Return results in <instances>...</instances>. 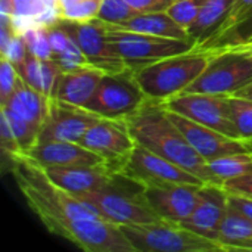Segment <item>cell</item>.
<instances>
[{
  "mask_svg": "<svg viewBox=\"0 0 252 252\" xmlns=\"http://www.w3.org/2000/svg\"><path fill=\"white\" fill-rule=\"evenodd\" d=\"M10 171L27 205L52 235L71 219H103L89 201L58 186L28 155L16 157Z\"/></svg>",
  "mask_w": 252,
  "mask_h": 252,
  "instance_id": "6da1fadb",
  "label": "cell"
},
{
  "mask_svg": "<svg viewBox=\"0 0 252 252\" xmlns=\"http://www.w3.org/2000/svg\"><path fill=\"white\" fill-rule=\"evenodd\" d=\"M136 143L180 165L205 183L221 185L205 161L189 143L182 130L170 120L159 100L149 99L140 111L126 120Z\"/></svg>",
  "mask_w": 252,
  "mask_h": 252,
  "instance_id": "7a4b0ae2",
  "label": "cell"
},
{
  "mask_svg": "<svg viewBox=\"0 0 252 252\" xmlns=\"http://www.w3.org/2000/svg\"><path fill=\"white\" fill-rule=\"evenodd\" d=\"M213 52V49L195 47L152 62L133 72L149 99L164 102L183 93L201 75Z\"/></svg>",
  "mask_w": 252,
  "mask_h": 252,
  "instance_id": "3957f363",
  "label": "cell"
},
{
  "mask_svg": "<svg viewBox=\"0 0 252 252\" xmlns=\"http://www.w3.org/2000/svg\"><path fill=\"white\" fill-rule=\"evenodd\" d=\"M78 198L89 201L105 220L118 226L146 224L161 220L148 202L146 186L123 171H115L102 189Z\"/></svg>",
  "mask_w": 252,
  "mask_h": 252,
  "instance_id": "277c9868",
  "label": "cell"
},
{
  "mask_svg": "<svg viewBox=\"0 0 252 252\" xmlns=\"http://www.w3.org/2000/svg\"><path fill=\"white\" fill-rule=\"evenodd\" d=\"M213 50V56L205 69L183 93H211L232 96L251 84V47L229 46Z\"/></svg>",
  "mask_w": 252,
  "mask_h": 252,
  "instance_id": "5b68a950",
  "label": "cell"
},
{
  "mask_svg": "<svg viewBox=\"0 0 252 252\" xmlns=\"http://www.w3.org/2000/svg\"><path fill=\"white\" fill-rule=\"evenodd\" d=\"M121 229L134 252L223 251L219 242L189 230L182 223L165 219L146 224H126Z\"/></svg>",
  "mask_w": 252,
  "mask_h": 252,
  "instance_id": "8992f818",
  "label": "cell"
},
{
  "mask_svg": "<svg viewBox=\"0 0 252 252\" xmlns=\"http://www.w3.org/2000/svg\"><path fill=\"white\" fill-rule=\"evenodd\" d=\"M149 100L134 72L126 68L118 72H105L94 94L86 103V109L100 118L126 121Z\"/></svg>",
  "mask_w": 252,
  "mask_h": 252,
  "instance_id": "52a82bcc",
  "label": "cell"
},
{
  "mask_svg": "<svg viewBox=\"0 0 252 252\" xmlns=\"http://www.w3.org/2000/svg\"><path fill=\"white\" fill-rule=\"evenodd\" d=\"M108 35L117 46L127 68L137 71L152 62L188 52L196 47L193 40L161 37L146 32L123 30L108 24Z\"/></svg>",
  "mask_w": 252,
  "mask_h": 252,
  "instance_id": "ba28073f",
  "label": "cell"
},
{
  "mask_svg": "<svg viewBox=\"0 0 252 252\" xmlns=\"http://www.w3.org/2000/svg\"><path fill=\"white\" fill-rule=\"evenodd\" d=\"M55 22L75 40L89 65L103 72H118L127 68L117 46L108 35L106 22L99 18L84 22L69 19H58Z\"/></svg>",
  "mask_w": 252,
  "mask_h": 252,
  "instance_id": "9c48e42d",
  "label": "cell"
},
{
  "mask_svg": "<svg viewBox=\"0 0 252 252\" xmlns=\"http://www.w3.org/2000/svg\"><path fill=\"white\" fill-rule=\"evenodd\" d=\"M165 108L199 124L214 128L229 137L239 139L232 118L230 96L211 93H180L162 102Z\"/></svg>",
  "mask_w": 252,
  "mask_h": 252,
  "instance_id": "30bf717a",
  "label": "cell"
},
{
  "mask_svg": "<svg viewBox=\"0 0 252 252\" xmlns=\"http://www.w3.org/2000/svg\"><path fill=\"white\" fill-rule=\"evenodd\" d=\"M78 143L103 158L114 171H123L137 145L126 121L108 118L93 124Z\"/></svg>",
  "mask_w": 252,
  "mask_h": 252,
  "instance_id": "8fae6325",
  "label": "cell"
},
{
  "mask_svg": "<svg viewBox=\"0 0 252 252\" xmlns=\"http://www.w3.org/2000/svg\"><path fill=\"white\" fill-rule=\"evenodd\" d=\"M123 173L148 186H161L171 183H205L195 174L180 165L159 157L158 154L136 145L130 159L123 168Z\"/></svg>",
  "mask_w": 252,
  "mask_h": 252,
  "instance_id": "7c38bea8",
  "label": "cell"
},
{
  "mask_svg": "<svg viewBox=\"0 0 252 252\" xmlns=\"http://www.w3.org/2000/svg\"><path fill=\"white\" fill-rule=\"evenodd\" d=\"M99 120V115L83 106H75L58 99H52L47 118L38 136V143L80 142L87 130Z\"/></svg>",
  "mask_w": 252,
  "mask_h": 252,
  "instance_id": "4fadbf2b",
  "label": "cell"
},
{
  "mask_svg": "<svg viewBox=\"0 0 252 252\" xmlns=\"http://www.w3.org/2000/svg\"><path fill=\"white\" fill-rule=\"evenodd\" d=\"M170 120L182 130L185 137L193 146V149L205 159L211 161L219 157L230 155V154H241L250 152L247 142L241 139L229 137L214 128H210L204 124H199L185 115H180L174 111L165 108Z\"/></svg>",
  "mask_w": 252,
  "mask_h": 252,
  "instance_id": "5bb4252c",
  "label": "cell"
},
{
  "mask_svg": "<svg viewBox=\"0 0 252 252\" xmlns=\"http://www.w3.org/2000/svg\"><path fill=\"white\" fill-rule=\"evenodd\" d=\"M229 207V192L223 185L204 183L193 213L182 223L189 230L217 242L220 226Z\"/></svg>",
  "mask_w": 252,
  "mask_h": 252,
  "instance_id": "9a60e30c",
  "label": "cell"
},
{
  "mask_svg": "<svg viewBox=\"0 0 252 252\" xmlns=\"http://www.w3.org/2000/svg\"><path fill=\"white\" fill-rule=\"evenodd\" d=\"M202 185L204 183H171L148 186L146 198L161 219L183 223L193 213Z\"/></svg>",
  "mask_w": 252,
  "mask_h": 252,
  "instance_id": "2e32d148",
  "label": "cell"
},
{
  "mask_svg": "<svg viewBox=\"0 0 252 252\" xmlns=\"http://www.w3.org/2000/svg\"><path fill=\"white\" fill-rule=\"evenodd\" d=\"M46 174L75 196L102 189L115 173L106 164L75 167H43Z\"/></svg>",
  "mask_w": 252,
  "mask_h": 252,
  "instance_id": "e0dca14e",
  "label": "cell"
},
{
  "mask_svg": "<svg viewBox=\"0 0 252 252\" xmlns=\"http://www.w3.org/2000/svg\"><path fill=\"white\" fill-rule=\"evenodd\" d=\"M27 155L35 162H38L41 167H75L106 164L103 158H100L78 142L38 143Z\"/></svg>",
  "mask_w": 252,
  "mask_h": 252,
  "instance_id": "ac0fdd59",
  "label": "cell"
},
{
  "mask_svg": "<svg viewBox=\"0 0 252 252\" xmlns=\"http://www.w3.org/2000/svg\"><path fill=\"white\" fill-rule=\"evenodd\" d=\"M103 74L105 72L102 69L92 65H84L71 71H62L53 99L84 108L94 94Z\"/></svg>",
  "mask_w": 252,
  "mask_h": 252,
  "instance_id": "d6986e66",
  "label": "cell"
},
{
  "mask_svg": "<svg viewBox=\"0 0 252 252\" xmlns=\"http://www.w3.org/2000/svg\"><path fill=\"white\" fill-rule=\"evenodd\" d=\"M50 103L52 97L37 92L19 77L15 92L4 103L0 105V108L41 128L47 118Z\"/></svg>",
  "mask_w": 252,
  "mask_h": 252,
  "instance_id": "ffe728a7",
  "label": "cell"
},
{
  "mask_svg": "<svg viewBox=\"0 0 252 252\" xmlns=\"http://www.w3.org/2000/svg\"><path fill=\"white\" fill-rule=\"evenodd\" d=\"M252 35V0H235L229 16L205 49L242 46Z\"/></svg>",
  "mask_w": 252,
  "mask_h": 252,
  "instance_id": "44dd1931",
  "label": "cell"
},
{
  "mask_svg": "<svg viewBox=\"0 0 252 252\" xmlns=\"http://www.w3.org/2000/svg\"><path fill=\"white\" fill-rule=\"evenodd\" d=\"M19 77L37 92L53 99L62 68L55 59H41L28 53L18 65Z\"/></svg>",
  "mask_w": 252,
  "mask_h": 252,
  "instance_id": "7402d4cb",
  "label": "cell"
},
{
  "mask_svg": "<svg viewBox=\"0 0 252 252\" xmlns=\"http://www.w3.org/2000/svg\"><path fill=\"white\" fill-rule=\"evenodd\" d=\"M235 0H208L198 13L193 24L188 28L189 37L196 47L205 49L226 22Z\"/></svg>",
  "mask_w": 252,
  "mask_h": 252,
  "instance_id": "603a6c76",
  "label": "cell"
},
{
  "mask_svg": "<svg viewBox=\"0 0 252 252\" xmlns=\"http://www.w3.org/2000/svg\"><path fill=\"white\" fill-rule=\"evenodd\" d=\"M123 30L146 32L161 37H171L180 40H192L185 27H182L168 12H146L139 13L131 19H127L118 25Z\"/></svg>",
  "mask_w": 252,
  "mask_h": 252,
  "instance_id": "cb8c5ba5",
  "label": "cell"
},
{
  "mask_svg": "<svg viewBox=\"0 0 252 252\" xmlns=\"http://www.w3.org/2000/svg\"><path fill=\"white\" fill-rule=\"evenodd\" d=\"M217 242L223 251H252V220L229 204Z\"/></svg>",
  "mask_w": 252,
  "mask_h": 252,
  "instance_id": "d4e9b609",
  "label": "cell"
},
{
  "mask_svg": "<svg viewBox=\"0 0 252 252\" xmlns=\"http://www.w3.org/2000/svg\"><path fill=\"white\" fill-rule=\"evenodd\" d=\"M52 50H53V59L59 63L62 71H71L84 65H89L83 50L75 43V40L62 30L56 22L47 25Z\"/></svg>",
  "mask_w": 252,
  "mask_h": 252,
  "instance_id": "484cf974",
  "label": "cell"
},
{
  "mask_svg": "<svg viewBox=\"0 0 252 252\" xmlns=\"http://www.w3.org/2000/svg\"><path fill=\"white\" fill-rule=\"evenodd\" d=\"M12 3L13 9L10 19L19 32L32 25H49L58 21L43 0H12Z\"/></svg>",
  "mask_w": 252,
  "mask_h": 252,
  "instance_id": "4316f807",
  "label": "cell"
},
{
  "mask_svg": "<svg viewBox=\"0 0 252 252\" xmlns=\"http://www.w3.org/2000/svg\"><path fill=\"white\" fill-rule=\"evenodd\" d=\"M208 167L213 171V174L223 185L227 180L236 179V177L244 176L248 171H251L252 154L251 152H241V154H230V155L219 157L216 159L208 161Z\"/></svg>",
  "mask_w": 252,
  "mask_h": 252,
  "instance_id": "83f0119b",
  "label": "cell"
},
{
  "mask_svg": "<svg viewBox=\"0 0 252 252\" xmlns=\"http://www.w3.org/2000/svg\"><path fill=\"white\" fill-rule=\"evenodd\" d=\"M22 37L25 40L28 53L41 58V59H53L52 43L47 31V25H32L22 31Z\"/></svg>",
  "mask_w": 252,
  "mask_h": 252,
  "instance_id": "f1b7e54d",
  "label": "cell"
},
{
  "mask_svg": "<svg viewBox=\"0 0 252 252\" xmlns=\"http://www.w3.org/2000/svg\"><path fill=\"white\" fill-rule=\"evenodd\" d=\"M0 112L7 118L9 126H10V128H12V131H13V134L19 143V146H21L24 155H27L38 143V136H40L41 128H38L34 124H30L25 120L4 111L3 108H0Z\"/></svg>",
  "mask_w": 252,
  "mask_h": 252,
  "instance_id": "f546056e",
  "label": "cell"
},
{
  "mask_svg": "<svg viewBox=\"0 0 252 252\" xmlns=\"http://www.w3.org/2000/svg\"><path fill=\"white\" fill-rule=\"evenodd\" d=\"M230 111L233 123L238 128L239 139L247 142L252 139V100L230 96Z\"/></svg>",
  "mask_w": 252,
  "mask_h": 252,
  "instance_id": "4dcf8cb0",
  "label": "cell"
},
{
  "mask_svg": "<svg viewBox=\"0 0 252 252\" xmlns=\"http://www.w3.org/2000/svg\"><path fill=\"white\" fill-rule=\"evenodd\" d=\"M139 13H142V12L134 9L126 0H102L97 18L106 24L118 25L127 19L134 18Z\"/></svg>",
  "mask_w": 252,
  "mask_h": 252,
  "instance_id": "1f68e13d",
  "label": "cell"
},
{
  "mask_svg": "<svg viewBox=\"0 0 252 252\" xmlns=\"http://www.w3.org/2000/svg\"><path fill=\"white\" fill-rule=\"evenodd\" d=\"M100 3L102 0H78V1L69 3L63 6L61 19H69V21H77V22L92 21L97 18Z\"/></svg>",
  "mask_w": 252,
  "mask_h": 252,
  "instance_id": "d6a6232c",
  "label": "cell"
},
{
  "mask_svg": "<svg viewBox=\"0 0 252 252\" xmlns=\"http://www.w3.org/2000/svg\"><path fill=\"white\" fill-rule=\"evenodd\" d=\"M207 1L208 0H176L167 12L188 30Z\"/></svg>",
  "mask_w": 252,
  "mask_h": 252,
  "instance_id": "836d02e7",
  "label": "cell"
},
{
  "mask_svg": "<svg viewBox=\"0 0 252 252\" xmlns=\"http://www.w3.org/2000/svg\"><path fill=\"white\" fill-rule=\"evenodd\" d=\"M0 148H1V154H3V159H9L10 162V168L16 159V157L24 155L10 126L7 118L0 112Z\"/></svg>",
  "mask_w": 252,
  "mask_h": 252,
  "instance_id": "e575fe53",
  "label": "cell"
},
{
  "mask_svg": "<svg viewBox=\"0 0 252 252\" xmlns=\"http://www.w3.org/2000/svg\"><path fill=\"white\" fill-rule=\"evenodd\" d=\"M19 81V72L16 66L6 58L0 59V105L4 103L15 92Z\"/></svg>",
  "mask_w": 252,
  "mask_h": 252,
  "instance_id": "d590c367",
  "label": "cell"
},
{
  "mask_svg": "<svg viewBox=\"0 0 252 252\" xmlns=\"http://www.w3.org/2000/svg\"><path fill=\"white\" fill-rule=\"evenodd\" d=\"M223 186L229 193L242 195V196H247V198L252 199V170L244 176H239L236 179L224 182Z\"/></svg>",
  "mask_w": 252,
  "mask_h": 252,
  "instance_id": "8d00e7d4",
  "label": "cell"
},
{
  "mask_svg": "<svg viewBox=\"0 0 252 252\" xmlns=\"http://www.w3.org/2000/svg\"><path fill=\"white\" fill-rule=\"evenodd\" d=\"M142 13L146 12H167L176 0H126Z\"/></svg>",
  "mask_w": 252,
  "mask_h": 252,
  "instance_id": "74e56055",
  "label": "cell"
},
{
  "mask_svg": "<svg viewBox=\"0 0 252 252\" xmlns=\"http://www.w3.org/2000/svg\"><path fill=\"white\" fill-rule=\"evenodd\" d=\"M229 204L252 220L251 198H247V196H242V195H236V193H229Z\"/></svg>",
  "mask_w": 252,
  "mask_h": 252,
  "instance_id": "f35d334b",
  "label": "cell"
},
{
  "mask_svg": "<svg viewBox=\"0 0 252 252\" xmlns=\"http://www.w3.org/2000/svg\"><path fill=\"white\" fill-rule=\"evenodd\" d=\"M49 10L56 16V19L62 18V0H43Z\"/></svg>",
  "mask_w": 252,
  "mask_h": 252,
  "instance_id": "ab89813d",
  "label": "cell"
},
{
  "mask_svg": "<svg viewBox=\"0 0 252 252\" xmlns=\"http://www.w3.org/2000/svg\"><path fill=\"white\" fill-rule=\"evenodd\" d=\"M232 96H238V97H245V99H251L252 100V83L248 84L247 87H244L242 90H239L238 93L232 94Z\"/></svg>",
  "mask_w": 252,
  "mask_h": 252,
  "instance_id": "60d3db41",
  "label": "cell"
},
{
  "mask_svg": "<svg viewBox=\"0 0 252 252\" xmlns=\"http://www.w3.org/2000/svg\"><path fill=\"white\" fill-rule=\"evenodd\" d=\"M242 46H247V47H252V35L250 37V38H248V40H247V41H245V43H244V44H242Z\"/></svg>",
  "mask_w": 252,
  "mask_h": 252,
  "instance_id": "b9f144b4",
  "label": "cell"
},
{
  "mask_svg": "<svg viewBox=\"0 0 252 252\" xmlns=\"http://www.w3.org/2000/svg\"><path fill=\"white\" fill-rule=\"evenodd\" d=\"M74 1H78V0H62V9H63V6H66L69 3H74Z\"/></svg>",
  "mask_w": 252,
  "mask_h": 252,
  "instance_id": "7bdbcfd3",
  "label": "cell"
},
{
  "mask_svg": "<svg viewBox=\"0 0 252 252\" xmlns=\"http://www.w3.org/2000/svg\"><path fill=\"white\" fill-rule=\"evenodd\" d=\"M247 146H248V151L252 154V139L250 140H247Z\"/></svg>",
  "mask_w": 252,
  "mask_h": 252,
  "instance_id": "ee69618b",
  "label": "cell"
},
{
  "mask_svg": "<svg viewBox=\"0 0 252 252\" xmlns=\"http://www.w3.org/2000/svg\"><path fill=\"white\" fill-rule=\"evenodd\" d=\"M251 49H252V47H251Z\"/></svg>",
  "mask_w": 252,
  "mask_h": 252,
  "instance_id": "f6af8a7d",
  "label": "cell"
}]
</instances>
